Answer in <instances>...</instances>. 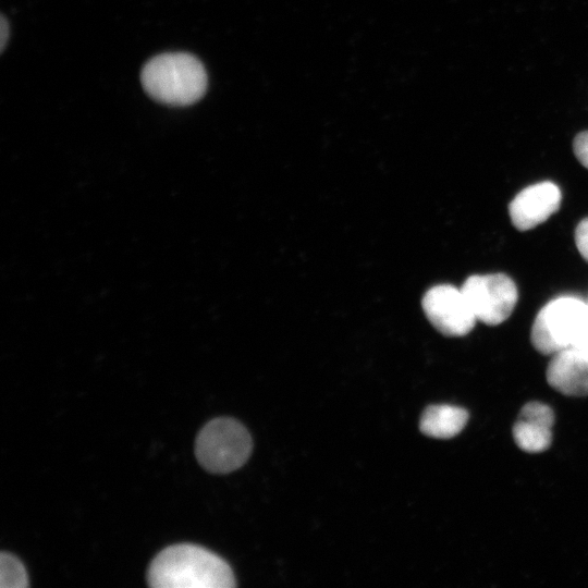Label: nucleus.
<instances>
[{
  "label": "nucleus",
  "instance_id": "9",
  "mask_svg": "<svg viewBox=\"0 0 588 588\" xmlns=\"http://www.w3.org/2000/svg\"><path fill=\"white\" fill-rule=\"evenodd\" d=\"M468 420L466 409L448 404L428 406L420 418L424 434L437 439H450L458 434Z\"/></svg>",
  "mask_w": 588,
  "mask_h": 588
},
{
  "label": "nucleus",
  "instance_id": "13",
  "mask_svg": "<svg viewBox=\"0 0 588 588\" xmlns=\"http://www.w3.org/2000/svg\"><path fill=\"white\" fill-rule=\"evenodd\" d=\"M575 243L581 257L588 261V217L577 224L575 230Z\"/></svg>",
  "mask_w": 588,
  "mask_h": 588
},
{
  "label": "nucleus",
  "instance_id": "15",
  "mask_svg": "<svg viewBox=\"0 0 588 588\" xmlns=\"http://www.w3.org/2000/svg\"><path fill=\"white\" fill-rule=\"evenodd\" d=\"M0 29H1V50L5 48L7 40L9 38V24L5 17L2 15L1 23H0Z\"/></svg>",
  "mask_w": 588,
  "mask_h": 588
},
{
  "label": "nucleus",
  "instance_id": "10",
  "mask_svg": "<svg viewBox=\"0 0 588 588\" xmlns=\"http://www.w3.org/2000/svg\"><path fill=\"white\" fill-rule=\"evenodd\" d=\"M549 426L518 418L513 427V437L517 446L529 453H539L549 449L552 432Z\"/></svg>",
  "mask_w": 588,
  "mask_h": 588
},
{
  "label": "nucleus",
  "instance_id": "6",
  "mask_svg": "<svg viewBox=\"0 0 588 588\" xmlns=\"http://www.w3.org/2000/svg\"><path fill=\"white\" fill-rule=\"evenodd\" d=\"M421 305L431 324L448 336L466 335L477 320L462 290L449 284L429 289Z\"/></svg>",
  "mask_w": 588,
  "mask_h": 588
},
{
  "label": "nucleus",
  "instance_id": "5",
  "mask_svg": "<svg viewBox=\"0 0 588 588\" xmlns=\"http://www.w3.org/2000/svg\"><path fill=\"white\" fill-rule=\"evenodd\" d=\"M461 290L477 320L489 326L505 321L518 298L515 282L504 273L470 275Z\"/></svg>",
  "mask_w": 588,
  "mask_h": 588
},
{
  "label": "nucleus",
  "instance_id": "4",
  "mask_svg": "<svg viewBox=\"0 0 588 588\" xmlns=\"http://www.w3.org/2000/svg\"><path fill=\"white\" fill-rule=\"evenodd\" d=\"M588 315V305L576 296H560L546 304L535 318L531 343L541 354L572 346Z\"/></svg>",
  "mask_w": 588,
  "mask_h": 588
},
{
  "label": "nucleus",
  "instance_id": "2",
  "mask_svg": "<svg viewBox=\"0 0 588 588\" xmlns=\"http://www.w3.org/2000/svg\"><path fill=\"white\" fill-rule=\"evenodd\" d=\"M147 94L170 106H188L200 99L207 89V73L192 54L170 52L149 60L140 75Z\"/></svg>",
  "mask_w": 588,
  "mask_h": 588
},
{
  "label": "nucleus",
  "instance_id": "1",
  "mask_svg": "<svg viewBox=\"0 0 588 588\" xmlns=\"http://www.w3.org/2000/svg\"><path fill=\"white\" fill-rule=\"evenodd\" d=\"M229 564L195 544L163 549L150 563L147 581L154 588H231L235 585Z\"/></svg>",
  "mask_w": 588,
  "mask_h": 588
},
{
  "label": "nucleus",
  "instance_id": "7",
  "mask_svg": "<svg viewBox=\"0 0 588 588\" xmlns=\"http://www.w3.org/2000/svg\"><path fill=\"white\" fill-rule=\"evenodd\" d=\"M561 198L559 186L550 181L525 187L509 205L513 225L519 231L536 228L559 209Z\"/></svg>",
  "mask_w": 588,
  "mask_h": 588
},
{
  "label": "nucleus",
  "instance_id": "16",
  "mask_svg": "<svg viewBox=\"0 0 588 588\" xmlns=\"http://www.w3.org/2000/svg\"><path fill=\"white\" fill-rule=\"evenodd\" d=\"M588 305V304H587Z\"/></svg>",
  "mask_w": 588,
  "mask_h": 588
},
{
  "label": "nucleus",
  "instance_id": "12",
  "mask_svg": "<svg viewBox=\"0 0 588 588\" xmlns=\"http://www.w3.org/2000/svg\"><path fill=\"white\" fill-rule=\"evenodd\" d=\"M518 418L552 427L554 413L549 405L534 401L523 406Z\"/></svg>",
  "mask_w": 588,
  "mask_h": 588
},
{
  "label": "nucleus",
  "instance_id": "8",
  "mask_svg": "<svg viewBox=\"0 0 588 588\" xmlns=\"http://www.w3.org/2000/svg\"><path fill=\"white\" fill-rule=\"evenodd\" d=\"M547 381L568 396L588 395V351L568 346L553 354L547 367Z\"/></svg>",
  "mask_w": 588,
  "mask_h": 588
},
{
  "label": "nucleus",
  "instance_id": "11",
  "mask_svg": "<svg viewBox=\"0 0 588 588\" xmlns=\"http://www.w3.org/2000/svg\"><path fill=\"white\" fill-rule=\"evenodd\" d=\"M28 585L26 571L19 559L11 553L0 555V586L2 588H24Z\"/></svg>",
  "mask_w": 588,
  "mask_h": 588
},
{
  "label": "nucleus",
  "instance_id": "14",
  "mask_svg": "<svg viewBox=\"0 0 588 588\" xmlns=\"http://www.w3.org/2000/svg\"><path fill=\"white\" fill-rule=\"evenodd\" d=\"M573 149L578 161L588 169V131L576 135Z\"/></svg>",
  "mask_w": 588,
  "mask_h": 588
},
{
  "label": "nucleus",
  "instance_id": "3",
  "mask_svg": "<svg viewBox=\"0 0 588 588\" xmlns=\"http://www.w3.org/2000/svg\"><path fill=\"white\" fill-rule=\"evenodd\" d=\"M252 452V438L245 427L232 418H216L199 431L195 454L211 473L224 474L240 468Z\"/></svg>",
  "mask_w": 588,
  "mask_h": 588
}]
</instances>
